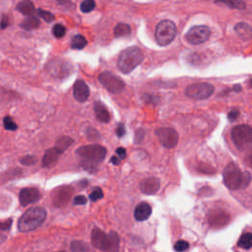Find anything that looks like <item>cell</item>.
Segmentation results:
<instances>
[{
    "mask_svg": "<svg viewBox=\"0 0 252 252\" xmlns=\"http://www.w3.org/2000/svg\"><path fill=\"white\" fill-rule=\"evenodd\" d=\"M223 177L225 185L231 190L246 188L251 181V174L248 171L241 172L238 166L234 163H230L226 166Z\"/></svg>",
    "mask_w": 252,
    "mask_h": 252,
    "instance_id": "obj_1",
    "label": "cell"
},
{
    "mask_svg": "<svg viewBox=\"0 0 252 252\" xmlns=\"http://www.w3.org/2000/svg\"><path fill=\"white\" fill-rule=\"evenodd\" d=\"M143 59L142 50L136 46H130L120 53L117 60V67L123 74H128L140 64Z\"/></svg>",
    "mask_w": 252,
    "mask_h": 252,
    "instance_id": "obj_2",
    "label": "cell"
},
{
    "mask_svg": "<svg viewBox=\"0 0 252 252\" xmlns=\"http://www.w3.org/2000/svg\"><path fill=\"white\" fill-rule=\"evenodd\" d=\"M46 211L42 207H32L24 213L18 221V230L21 232H29L37 230L44 222Z\"/></svg>",
    "mask_w": 252,
    "mask_h": 252,
    "instance_id": "obj_3",
    "label": "cell"
},
{
    "mask_svg": "<svg viewBox=\"0 0 252 252\" xmlns=\"http://www.w3.org/2000/svg\"><path fill=\"white\" fill-rule=\"evenodd\" d=\"M94 247L104 251H117L119 249V237L114 231L106 233L99 228H94L91 236Z\"/></svg>",
    "mask_w": 252,
    "mask_h": 252,
    "instance_id": "obj_4",
    "label": "cell"
},
{
    "mask_svg": "<svg viewBox=\"0 0 252 252\" xmlns=\"http://www.w3.org/2000/svg\"><path fill=\"white\" fill-rule=\"evenodd\" d=\"M76 154L83 159V164L86 165L87 168L95 167L105 160L106 156V149L98 144L86 145L78 148Z\"/></svg>",
    "mask_w": 252,
    "mask_h": 252,
    "instance_id": "obj_5",
    "label": "cell"
},
{
    "mask_svg": "<svg viewBox=\"0 0 252 252\" xmlns=\"http://www.w3.org/2000/svg\"><path fill=\"white\" fill-rule=\"evenodd\" d=\"M231 139L239 151H245L251 147L252 129L248 125H237L231 130Z\"/></svg>",
    "mask_w": 252,
    "mask_h": 252,
    "instance_id": "obj_6",
    "label": "cell"
},
{
    "mask_svg": "<svg viewBox=\"0 0 252 252\" xmlns=\"http://www.w3.org/2000/svg\"><path fill=\"white\" fill-rule=\"evenodd\" d=\"M177 29L175 24L169 20H164L156 28L157 42L162 46L168 45L175 39Z\"/></svg>",
    "mask_w": 252,
    "mask_h": 252,
    "instance_id": "obj_7",
    "label": "cell"
},
{
    "mask_svg": "<svg viewBox=\"0 0 252 252\" xmlns=\"http://www.w3.org/2000/svg\"><path fill=\"white\" fill-rule=\"evenodd\" d=\"M100 83L110 93L118 94L122 92L125 88V83L116 75L105 71L99 75Z\"/></svg>",
    "mask_w": 252,
    "mask_h": 252,
    "instance_id": "obj_8",
    "label": "cell"
},
{
    "mask_svg": "<svg viewBox=\"0 0 252 252\" xmlns=\"http://www.w3.org/2000/svg\"><path fill=\"white\" fill-rule=\"evenodd\" d=\"M214 90V86L209 83H195L186 88L185 94L195 100H205L213 95Z\"/></svg>",
    "mask_w": 252,
    "mask_h": 252,
    "instance_id": "obj_9",
    "label": "cell"
},
{
    "mask_svg": "<svg viewBox=\"0 0 252 252\" xmlns=\"http://www.w3.org/2000/svg\"><path fill=\"white\" fill-rule=\"evenodd\" d=\"M211 35V31L207 26H195L186 33V41L193 45L205 42Z\"/></svg>",
    "mask_w": 252,
    "mask_h": 252,
    "instance_id": "obj_10",
    "label": "cell"
},
{
    "mask_svg": "<svg viewBox=\"0 0 252 252\" xmlns=\"http://www.w3.org/2000/svg\"><path fill=\"white\" fill-rule=\"evenodd\" d=\"M155 133L158 136L162 145L168 149H173L178 143V134L173 128H159L156 130Z\"/></svg>",
    "mask_w": 252,
    "mask_h": 252,
    "instance_id": "obj_11",
    "label": "cell"
},
{
    "mask_svg": "<svg viewBox=\"0 0 252 252\" xmlns=\"http://www.w3.org/2000/svg\"><path fill=\"white\" fill-rule=\"evenodd\" d=\"M42 198L41 192L37 188L34 187H28L24 188L20 191L19 194V201L22 206H28L30 204L37 203Z\"/></svg>",
    "mask_w": 252,
    "mask_h": 252,
    "instance_id": "obj_12",
    "label": "cell"
},
{
    "mask_svg": "<svg viewBox=\"0 0 252 252\" xmlns=\"http://www.w3.org/2000/svg\"><path fill=\"white\" fill-rule=\"evenodd\" d=\"M139 187L144 194L153 195L160 189V180L156 177H148L140 182Z\"/></svg>",
    "mask_w": 252,
    "mask_h": 252,
    "instance_id": "obj_13",
    "label": "cell"
},
{
    "mask_svg": "<svg viewBox=\"0 0 252 252\" xmlns=\"http://www.w3.org/2000/svg\"><path fill=\"white\" fill-rule=\"evenodd\" d=\"M73 93H74V98L79 103H85L90 97V89L88 85L82 80L76 81L73 87Z\"/></svg>",
    "mask_w": 252,
    "mask_h": 252,
    "instance_id": "obj_14",
    "label": "cell"
},
{
    "mask_svg": "<svg viewBox=\"0 0 252 252\" xmlns=\"http://www.w3.org/2000/svg\"><path fill=\"white\" fill-rule=\"evenodd\" d=\"M71 189L72 188H69V187H63V188H60L59 190H57V192L53 197L54 206H57V207L64 206L70 199L71 194L73 193V190H71Z\"/></svg>",
    "mask_w": 252,
    "mask_h": 252,
    "instance_id": "obj_15",
    "label": "cell"
},
{
    "mask_svg": "<svg viewBox=\"0 0 252 252\" xmlns=\"http://www.w3.org/2000/svg\"><path fill=\"white\" fill-rule=\"evenodd\" d=\"M229 216L221 210H214L211 211L209 215V223L211 226L214 227H223L229 222Z\"/></svg>",
    "mask_w": 252,
    "mask_h": 252,
    "instance_id": "obj_16",
    "label": "cell"
},
{
    "mask_svg": "<svg viewBox=\"0 0 252 252\" xmlns=\"http://www.w3.org/2000/svg\"><path fill=\"white\" fill-rule=\"evenodd\" d=\"M152 214V207L147 202H142L137 205L134 211V218L138 222H143L149 219Z\"/></svg>",
    "mask_w": 252,
    "mask_h": 252,
    "instance_id": "obj_17",
    "label": "cell"
},
{
    "mask_svg": "<svg viewBox=\"0 0 252 252\" xmlns=\"http://www.w3.org/2000/svg\"><path fill=\"white\" fill-rule=\"evenodd\" d=\"M61 154H62V152L60 150H58L56 147L48 149L42 158V167L48 168V167H51L52 165H54L58 161Z\"/></svg>",
    "mask_w": 252,
    "mask_h": 252,
    "instance_id": "obj_18",
    "label": "cell"
},
{
    "mask_svg": "<svg viewBox=\"0 0 252 252\" xmlns=\"http://www.w3.org/2000/svg\"><path fill=\"white\" fill-rule=\"evenodd\" d=\"M94 111L96 114V117L99 121L103 123H107L110 120V114L106 108V106L102 104L101 102H97L94 105Z\"/></svg>",
    "mask_w": 252,
    "mask_h": 252,
    "instance_id": "obj_19",
    "label": "cell"
},
{
    "mask_svg": "<svg viewBox=\"0 0 252 252\" xmlns=\"http://www.w3.org/2000/svg\"><path fill=\"white\" fill-rule=\"evenodd\" d=\"M17 10L26 16H33L36 12L35 5L31 0H23L17 5Z\"/></svg>",
    "mask_w": 252,
    "mask_h": 252,
    "instance_id": "obj_20",
    "label": "cell"
},
{
    "mask_svg": "<svg viewBox=\"0 0 252 252\" xmlns=\"http://www.w3.org/2000/svg\"><path fill=\"white\" fill-rule=\"evenodd\" d=\"M237 35L243 40H249L251 38V27L246 23H239L234 28Z\"/></svg>",
    "mask_w": 252,
    "mask_h": 252,
    "instance_id": "obj_21",
    "label": "cell"
},
{
    "mask_svg": "<svg viewBox=\"0 0 252 252\" xmlns=\"http://www.w3.org/2000/svg\"><path fill=\"white\" fill-rule=\"evenodd\" d=\"M216 3H223L232 9H245L246 3L242 0H216Z\"/></svg>",
    "mask_w": 252,
    "mask_h": 252,
    "instance_id": "obj_22",
    "label": "cell"
},
{
    "mask_svg": "<svg viewBox=\"0 0 252 252\" xmlns=\"http://www.w3.org/2000/svg\"><path fill=\"white\" fill-rule=\"evenodd\" d=\"M41 25V22L40 20L37 18V17H29L27 19H25L21 24L20 26L27 30V31H31V30H35V29H38Z\"/></svg>",
    "mask_w": 252,
    "mask_h": 252,
    "instance_id": "obj_23",
    "label": "cell"
},
{
    "mask_svg": "<svg viewBox=\"0 0 252 252\" xmlns=\"http://www.w3.org/2000/svg\"><path fill=\"white\" fill-rule=\"evenodd\" d=\"M131 34V28L129 25L127 24H123L120 23L118 24L115 29H114V36L116 38H122V37H126L129 36Z\"/></svg>",
    "mask_w": 252,
    "mask_h": 252,
    "instance_id": "obj_24",
    "label": "cell"
},
{
    "mask_svg": "<svg viewBox=\"0 0 252 252\" xmlns=\"http://www.w3.org/2000/svg\"><path fill=\"white\" fill-rule=\"evenodd\" d=\"M237 245L243 249H250L252 245V234L250 232L242 234L237 242Z\"/></svg>",
    "mask_w": 252,
    "mask_h": 252,
    "instance_id": "obj_25",
    "label": "cell"
},
{
    "mask_svg": "<svg viewBox=\"0 0 252 252\" xmlns=\"http://www.w3.org/2000/svg\"><path fill=\"white\" fill-rule=\"evenodd\" d=\"M72 143H73V140H72L70 137L63 136V137H60V138L56 141L55 147L63 153Z\"/></svg>",
    "mask_w": 252,
    "mask_h": 252,
    "instance_id": "obj_26",
    "label": "cell"
},
{
    "mask_svg": "<svg viewBox=\"0 0 252 252\" xmlns=\"http://www.w3.org/2000/svg\"><path fill=\"white\" fill-rule=\"evenodd\" d=\"M87 45V40L82 35H76L71 42V47L73 49H83Z\"/></svg>",
    "mask_w": 252,
    "mask_h": 252,
    "instance_id": "obj_27",
    "label": "cell"
},
{
    "mask_svg": "<svg viewBox=\"0 0 252 252\" xmlns=\"http://www.w3.org/2000/svg\"><path fill=\"white\" fill-rule=\"evenodd\" d=\"M3 125H4V128L9 131H15L18 129V125L10 116H5L3 118Z\"/></svg>",
    "mask_w": 252,
    "mask_h": 252,
    "instance_id": "obj_28",
    "label": "cell"
},
{
    "mask_svg": "<svg viewBox=\"0 0 252 252\" xmlns=\"http://www.w3.org/2000/svg\"><path fill=\"white\" fill-rule=\"evenodd\" d=\"M52 34H53V36H54L55 38L61 39V38H63V37L65 36V34H66V29H65L64 26L61 25V24H56V25H54L53 28H52Z\"/></svg>",
    "mask_w": 252,
    "mask_h": 252,
    "instance_id": "obj_29",
    "label": "cell"
},
{
    "mask_svg": "<svg viewBox=\"0 0 252 252\" xmlns=\"http://www.w3.org/2000/svg\"><path fill=\"white\" fill-rule=\"evenodd\" d=\"M95 7H96V3L94 0H84V1L81 3L80 9L83 13H89L92 10H94Z\"/></svg>",
    "mask_w": 252,
    "mask_h": 252,
    "instance_id": "obj_30",
    "label": "cell"
},
{
    "mask_svg": "<svg viewBox=\"0 0 252 252\" xmlns=\"http://www.w3.org/2000/svg\"><path fill=\"white\" fill-rule=\"evenodd\" d=\"M103 197H104V192H103V190H102L100 187H96L94 190L91 192L90 196H89V198H90V200L92 202H96V201L102 199Z\"/></svg>",
    "mask_w": 252,
    "mask_h": 252,
    "instance_id": "obj_31",
    "label": "cell"
},
{
    "mask_svg": "<svg viewBox=\"0 0 252 252\" xmlns=\"http://www.w3.org/2000/svg\"><path fill=\"white\" fill-rule=\"evenodd\" d=\"M38 14H39V16H40L41 18H42L45 22L50 23V22H52V21L54 20V15L51 14L50 12H48V11H45V10H42V9H39V10H38Z\"/></svg>",
    "mask_w": 252,
    "mask_h": 252,
    "instance_id": "obj_32",
    "label": "cell"
},
{
    "mask_svg": "<svg viewBox=\"0 0 252 252\" xmlns=\"http://www.w3.org/2000/svg\"><path fill=\"white\" fill-rule=\"evenodd\" d=\"M188 248H189V243L185 240H182V239L176 241L175 244H174V250L175 251L182 252V251H186Z\"/></svg>",
    "mask_w": 252,
    "mask_h": 252,
    "instance_id": "obj_33",
    "label": "cell"
},
{
    "mask_svg": "<svg viewBox=\"0 0 252 252\" xmlns=\"http://www.w3.org/2000/svg\"><path fill=\"white\" fill-rule=\"evenodd\" d=\"M20 163H21L23 166H33V165H35V164L37 163V157L31 156V155L25 156V157H23V158L21 159Z\"/></svg>",
    "mask_w": 252,
    "mask_h": 252,
    "instance_id": "obj_34",
    "label": "cell"
},
{
    "mask_svg": "<svg viewBox=\"0 0 252 252\" xmlns=\"http://www.w3.org/2000/svg\"><path fill=\"white\" fill-rule=\"evenodd\" d=\"M71 249L73 251H85L88 250V247H86V245L83 242L74 241L71 243Z\"/></svg>",
    "mask_w": 252,
    "mask_h": 252,
    "instance_id": "obj_35",
    "label": "cell"
},
{
    "mask_svg": "<svg viewBox=\"0 0 252 252\" xmlns=\"http://www.w3.org/2000/svg\"><path fill=\"white\" fill-rule=\"evenodd\" d=\"M238 115H239V110L237 109V108H235V107H233V108H231V110L229 112V114H228V118H229V120L230 121H234V120H236L237 119V117H238Z\"/></svg>",
    "mask_w": 252,
    "mask_h": 252,
    "instance_id": "obj_36",
    "label": "cell"
},
{
    "mask_svg": "<svg viewBox=\"0 0 252 252\" xmlns=\"http://www.w3.org/2000/svg\"><path fill=\"white\" fill-rule=\"evenodd\" d=\"M12 219H8L5 222H0V231H9L12 226Z\"/></svg>",
    "mask_w": 252,
    "mask_h": 252,
    "instance_id": "obj_37",
    "label": "cell"
},
{
    "mask_svg": "<svg viewBox=\"0 0 252 252\" xmlns=\"http://www.w3.org/2000/svg\"><path fill=\"white\" fill-rule=\"evenodd\" d=\"M86 203H87V198L85 196L79 195L74 197V200H73L74 205H85Z\"/></svg>",
    "mask_w": 252,
    "mask_h": 252,
    "instance_id": "obj_38",
    "label": "cell"
},
{
    "mask_svg": "<svg viewBox=\"0 0 252 252\" xmlns=\"http://www.w3.org/2000/svg\"><path fill=\"white\" fill-rule=\"evenodd\" d=\"M125 132H126V130H125V127H124L123 123H119V124H117L116 135H117L118 137H122V136L125 134Z\"/></svg>",
    "mask_w": 252,
    "mask_h": 252,
    "instance_id": "obj_39",
    "label": "cell"
},
{
    "mask_svg": "<svg viewBox=\"0 0 252 252\" xmlns=\"http://www.w3.org/2000/svg\"><path fill=\"white\" fill-rule=\"evenodd\" d=\"M9 25V18L7 15H3L1 18V23H0V28L6 29Z\"/></svg>",
    "mask_w": 252,
    "mask_h": 252,
    "instance_id": "obj_40",
    "label": "cell"
},
{
    "mask_svg": "<svg viewBox=\"0 0 252 252\" xmlns=\"http://www.w3.org/2000/svg\"><path fill=\"white\" fill-rule=\"evenodd\" d=\"M116 155L118 156V158L120 160H124L126 158V150L124 148H122V147L117 148L116 149Z\"/></svg>",
    "mask_w": 252,
    "mask_h": 252,
    "instance_id": "obj_41",
    "label": "cell"
},
{
    "mask_svg": "<svg viewBox=\"0 0 252 252\" xmlns=\"http://www.w3.org/2000/svg\"><path fill=\"white\" fill-rule=\"evenodd\" d=\"M110 162L113 164V165H115V166H118L119 164H120V159H118L117 157H112L111 158V160H110Z\"/></svg>",
    "mask_w": 252,
    "mask_h": 252,
    "instance_id": "obj_42",
    "label": "cell"
}]
</instances>
